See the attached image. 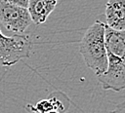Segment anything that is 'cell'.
I'll return each instance as SVG.
<instances>
[{"label":"cell","instance_id":"1","mask_svg":"<svg viewBox=\"0 0 125 113\" xmlns=\"http://www.w3.org/2000/svg\"><path fill=\"white\" fill-rule=\"evenodd\" d=\"M104 44L107 68L97 78L103 90L120 92L125 90V30H114L104 23Z\"/></svg>","mask_w":125,"mask_h":113},{"label":"cell","instance_id":"2","mask_svg":"<svg viewBox=\"0 0 125 113\" xmlns=\"http://www.w3.org/2000/svg\"><path fill=\"white\" fill-rule=\"evenodd\" d=\"M79 52L87 67L98 77L107 68L104 44V23L97 19L84 33L79 42Z\"/></svg>","mask_w":125,"mask_h":113},{"label":"cell","instance_id":"3","mask_svg":"<svg viewBox=\"0 0 125 113\" xmlns=\"http://www.w3.org/2000/svg\"><path fill=\"white\" fill-rule=\"evenodd\" d=\"M32 42L24 34L5 35L0 28V66H12L30 56Z\"/></svg>","mask_w":125,"mask_h":113},{"label":"cell","instance_id":"4","mask_svg":"<svg viewBox=\"0 0 125 113\" xmlns=\"http://www.w3.org/2000/svg\"><path fill=\"white\" fill-rule=\"evenodd\" d=\"M32 20L26 8L0 0V28L15 34H23Z\"/></svg>","mask_w":125,"mask_h":113},{"label":"cell","instance_id":"5","mask_svg":"<svg viewBox=\"0 0 125 113\" xmlns=\"http://www.w3.org/2000/svg\"><path fill=\"white\" fill-rule=\"evenodd\" d=\"M106 25L111 29L125 30V0H108L105 4Z\"/></svg>","mask_w":125,"mask_h":113},{"label":"cell","instance_id":"6","mask_svg":"<svg viewBox=\"0 0 125 113\" xmlns=\"http://www.w3.org/2000/svg\"><path fill=\"white\" fill-rule=\"evenodd\" d=\"M59 0H28L27 11L32 22L35 24L44 23L49 15L55 10Z\"/></svg>","mask_w":125,"mask_h":113},{"label":"cell","instance_id":"7","mask_svg":"<svg viewBox=\"0 0 125 113\" xmlns=\"http://www.w3.org/2000/svg\"><path fill=\"white\" fill-rule=\"evenodd\" d=\"M26 109L29 110L30 112H34V113H47L52 110H57L62 113V112H63L64 107H63L62 102L61 100H59V98L57 96H53V94H51L49 98L42 99L34 105L27 104Z\"/></svg>","mask_w":125,"mask_h":113},{"label":"cell","instance_id":"8","mask_svg":"<svg viewBox=\"0 0 125 113\" xmlns=\"http://www.w3.org/2000/svg\"><path fill=\"white\" fill-rule=\"evenodd\" d=\"M109 113H125V99L116 105V107L111 110Z\"/></svg>","mask_w":125,"mask_h":113},{"label":"cell","instance_id":"9","mask_svg":"<svg viewBox=\"0 0 125 113\" xmlns=\"http://www.w3.org/2000/svg\"><path fill=\"white\" fill-rule=\"evenodd\" d=\"M11 4H14V5H17V6H21V7H23V8H26L27 7V4H28V0H5Z\"/></svg>","mask_w":125,"mask_h":113},{"label":"cell","instance_id":"10","mask_svg":"<svg viewBox=\"0 0 125 113\" xmlns=\"http://www.w3.org/2000/svg\"><path fill=\"white\" fill-rule=\"evenodd\" d=\"M47 113H61V112H59V111H57V110H52V111H49V112H47Z\"/></svg>","mask_w":125,"mask_h":113}]
</instances>
